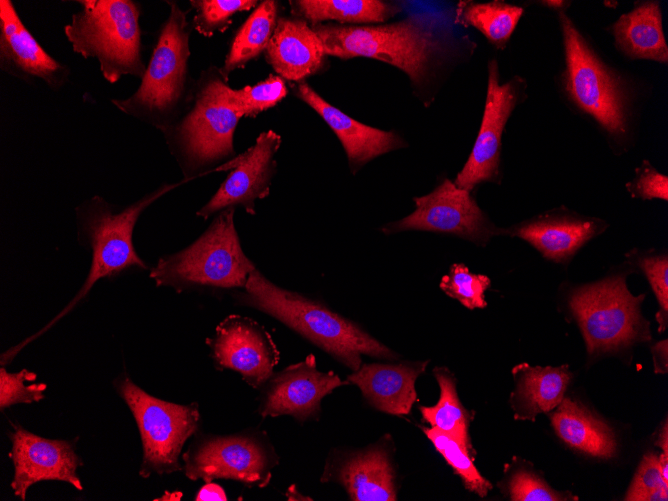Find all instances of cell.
Here are the masks:
<instances>
[{
	"mask_svg": "<svg viewBox=\"0 0 668 501\" xmlns=\"http://www.w3.org/2000/svg\"><path fill=\"white\" fill-rule=\"evenodd\" d=\"M243 289L236 294L240 304L277 319L352 372L361 366L363 355L387 360L399 358L359 324L319 301L275 285L257 269L249 275Z\"/></svg>",
	"mask_w": 668,
	"mask_h": 501,
	"instance_id": "obj_1",
	"label": "cell"
},
{
	"mask_svg": "<svg viewBox=\"0 0 668 501\" xmlns=\"http://www.w3.org/2000/svg\"><path fill=\"white\" fill-rule=\"evenodd\" d=\"M439 19L432 14H415L401 21L381 25H312L325 54L341 59L367 57L386 62L420 84L438 55L441 40L436 34Z\"/></svg>",
	"mask_w": 668,
	"mask_h": 501,
	"instance_id": "obj_2",
	"label": "cell"
},
{
	"mask_svg": "<svg viewBox=\"0 0 668 501\" xmlns=\"http://www.w3.org/2000/svg\"><path fill=\"white\" fill-rule=\"evenodd\" d=\"M64 34L75 53L94 58L104 79L115 84L123 76L142 78L141 6L133 0H78Z\"/></svg>",
	"mask_w": 668,
	"mask_h": 501,
	"instance_id": "obj_3",
	"label": "cell"
},
{
	"mask_svg": "<svg viewBox=\"0 0 668 501\" xmlns=\"http://www.w3.org/2000/svg\"><path fill=\"white\" fill-rule=\"evenodd\" d=\"M234 209L220 211L187 248L160 258L150 273L157 286L173 287L178 292L191 287L244 288L256 267L241 247Z\"/></svg>",
	"mask_w": 668,
	"mask_h": 501,
	"instance_id": "obj_4",
	"label": "cell"
},
{
	"mask_svg": "<svg viewBox=\"0 0 668 501\" xmlns=\"http://www.w3.org/2000/svg\"><path fill=\"white\" fill-rule=\"evenodd\" d=\"M170 14L162 25L151 58L136 91L111 103L124 114L167 129L183 101L190 57V27L184 12L170 2Z\"/></svg>",
	"mask_w": 668,
	"mask_h": 501,
	"instance_id": "obj_5",
	"label": "cell"
},
{
	"mask_svg": "<svg viewBox=\"0 0 668 501\" xmlns=\"http://www.w3.org/2000/svg\"><path fill=\"white\" fill-rule=\"evenodd\" d=\"M178 185L165 184L118 212L99 196L92 197L77 208V218L92 248V264L88 277L66 308L31 338L38 336L66 315L99 279L110 277L132 266L146 268L133 246L134 226L149 205Z\"/></svg>",
	"mask_w": 668,
	"mask_h": 501,
	"instance_id": "obj_6",
	"label": "cell"
},
{
	"mask_svg": "<svg viewBox=\"0 0 668 501\" xmlns=\"http://www.w3.org/2000/svg\"><path fill=\"white\" fill-rule=\"evenodd\" d=\"M645 294L632 295L622 276H612L575 289L569 308L575 317L589 355L618 351L649 340L648 322L640 313Z\"/></svg>",
	"mask_w": 668,
	"mask_h": 501,
	"instance_id": "obj_7",
	"label": "cell"
},
{
	"mask_svg": "<svg viewBox=\"0 0 668 501\" xmlns=\"http://www.w3.org/2000/svg\"><path fill=\"white\" fill-rule=\"evenodd\" d=\"M565 91L572 102L614 137L627 131L628 99L621 78L592 50L576 26L561 10Z\"/></svg>",
	"mask_w": 668,
	"mask_h": 501,
	"instance_id": "obj_8",
	"label": "cell"
},
{
	"mask_svg": "<svg viewBox=\"0 0 668 501\" xmlns=\"http://www.w3.org/2000/svg\"><path fill=\"white\" fill-rule=\"evenodd\" d=\"M229 90L220 71L203 75L192 108L166 129L189 169L210 166L234 153L233 135L242 115L231 105Z\"/></svg>",
	"mask_w": 668,
	"mask_h": 501,
	"instance_id": "obj_9",
	"label": "cell"
},
{
	"mask_svg": "<svg viewBox=\"0 0 668 501\" xmlns=\"http://www.w3.org/2000/svg\"><path fill=\"white\" fill-rule=\"evenodd\" d=\"M118 392L137 423L143 448L140 475L171 474L182 470L179 457L185 442L200 422L196 402L182 405L158 399L129 378L118 384Z\"/></svg>",
	"mask_w": 668,
	"mask_h": 501,
	"instance_id": "obj_10",
	"label": "cell"
},
{
	"mask_svg": "<svg viewBox=\"0 0 668 501\" xmlns=\"http://www.w3.org/2000/svg\"><path fill=\"white\" fill-rule=\"evenodd\" d=\"M184 472L190 480L205 483L231 479L247 487H266L279 464L267 433L249 429L225 436H205L183 454Z\"/></svg>",
	"mask_w": 668,
	"mask_h": 501,
	"instance_id": "obj_11",
	"label": "cell"
},
{
	"mask_svg": "<svg viewBox=\"0 0 668 501\" xmlns=\"http://www.w3.org/2000/svg\"><path fill=\"white\" fill-rule=\"evenodd\" d=\"M415 210L403 219L381 228L385 234L419 230L446 233L477 245H486L493 236L506 235L477 205L470 192L444 179L432 192L414 197Z\"/></svg>",
	"mask_w": 668,
	"mask_h": 501,
	"instance_id": "obj_12",
	"label": "cell"
},
{
	"mask_svg": "<svg viewBox=\"0 0 668 501\" xmlns=\"http://www.w3.org/2000/svg\"><path fill=\"white\" fill-rule=\"evenodd\" d=\"M525 88L526 82L519 76L500 84L497 61L488 63L483 118L469 158L454 181L457 187L471 192L482 182H500L502 134Z\"/></svg>",
	"mask_w": 668,
	"mask_h": 501,
	"instance_id": "obj_13",
	"label": "cell"
},
{
	"mask_svg": "<svg viewBox=\"0 0 668 501\" xmlns=\"http://www.w3.org/2000/svg\"><path fill=\"white\" fill-rule=\"evenodd\" d=\"M350 384L333 371L322 372L309 354L272 376L261 387L257 412L263 417L289 415L305 422L317 420L322 399L338 387Z\"/></svg>",
	"mask_w": 668,
	"mask_h": 501,
	"instance_id": "obj_14",
	"label": "cell"
},
{
	"mask_svg": "<svg viewBox=\"0 0 668 501\" xmlns=\"http://www.w3.org/2000/svg\"><path fill=\"white\" fill-rule=\"evenodd\" d=\"M211 356L221 369L238 372L252 388H261L274 373L280 353L270 333L255 320L227 316L207 338Z\"/></svg>",
	"mask_w": 668,
	"mask_h": 501,
	"instance_id": "obj_15",
	"label": "cell"
},
{
	"mask_svg": "<svg viewBox=\"0 0 668 501\" xmlns=\"http://www.w3.org/2000/svg\"><path fill=\"white\" fill-rule=\"evenodd\" d=\"M391 437L356 450H333L320 481L341 485L352 501H395L397 480Z\"/></svg>",
	"mask_w": 668,
	"mask_h": 501,
	"instance_id": "obj_16",
	"label": "cell"
},
{
	"mask_svg": "<svg viewBox=\"0 0 668 501\" xmlns=\"http://www.w3.org/2000/svg\"><path fill=\"white\" fill-rule=\"evenodd\" d=\"M0 69L27 84L58 91L70 79L68 65L52 57L24 25L10 0H0Z\"/></svg>",
	"mask_w": 668,
	"mask_h": 501,
	"instance_id": "obj_17",
	"label": "cell"
},
{
	"mask_svg": "<svg viewBox=\"0 0 668 501\" xmlns=\"http://www.w3.org/2000/svg\"><path fill=\"white\" fill-rule=\"evenodd\" d=\"M9 456L14 466L11 487L16 496L25 500L27 490L43 480L64 481L82 490L77 474L81 462L70 442L35 435L20 426L11 434Z\"/></svg>",
	"mask_w": 668,
	"mask_h": 501,
	"instance_id": "obj_18",
	"label": "cell"
},
{
	"mask_svg": "<svg viewBox=\"0 0 668 501\" xmlns=\"http://www.w3.org/2000/svg\"><path fill=\"white\" fill-rule=\"evenodd\" d=\"M280 143L281 138L274 131L261 133L251 148L231 162L234 169L197 215L207 219L214 213L237 205L247 213L255 214L256 199H262L270 192L276 166L274 155Z\"/></svg>",
	"mask_w": 668,
	"mask_h": 501,
	"instance_id": "obj_19",
	"label": "cell"
},
{
	"mask_svg": "<svg viewBox=\"0 0 668 501\" xmlns=\"http://www.w3.org/2000/svg\"><path fill=\"white\" fill-rule=\"evenodd\" d=\"M606 228V222L599 218L558 210L508 228L506 235L527 241L547 260L566 263L583 245Z\"/></svg>",
	"mask_w": 668,
	"mask_h": 501,
	"instance_id": "obj_20",
	"label": "cell"
},
{
	"mask_svg": "<svg viewBox=\"0 0 668 501\" xmlns=\"http://www.w3.org/2000/svg\"><path fill=\"white\" fill-rule=\"evenodd\" d=\"M427 364L428 361L362 363L347 376V381L356 385L376 410L396 416L408 415L417 399L416 380L425 372Z\"/></svg>",
	"mask_w": 668,
	"mask_h": 501,
	"instance_id": "obj_21",
	"label": "cell"
},
{
	"mask_svg": "<svg viewBox=\"0 0 668 501\" xmlns=\"http://www.w3.org/2000/svg\"><path fill=\"white\" fill-rule=\"evenodd\" d=\"M297 96L314 109L337 135L353 173L370 160L405 146L394 132L354 120L325 101L305 82L298 85Z\"/></svg>",
	"mask_w": 668,
	"mask_h": 501,
	"instance_id": "obj_22",
	"label": "cell"
},
{
	"mask_svg": "<svg viewBox=\"0 0 668 501\" xmlns=\"http://www.w3.org/2000/svg\"><path fill=\"white\" fill-rule=\"evenodd\" d=\"M274 70L290 81H300L315 74L324 64L321 39L300 18H281L266 49Z\"/></svg>",
	"mask_w": 668,
	"mask_h": 501,
	"instance_id": "obj_23",
	"label": "cell"
},
{
	"mask_svg": "<svg viewBox=\"0 0 668 501\" xmlns=\"http://www.w3.org/2000/svg\"><path fill=\"white\" fill-rule=\"evenodd\" d=\"M516 388L510 397L515 418L534 420L538 413L556 408L564 398L572 374L567 365L532 367L520 363L512 369Z\"/></svg>",
	"mask_w": 668,
	"mask_h": 501,
	"instance_id": "obj_24",
	"label": "cell"
},
{
	"mask_svg": "<svg viewBox=\"0 0 668 501\" xmlns=\"http://www.w3.org/2000/svg\"><path fill=\"white\" fill-rule=\"evenodd\" d=\"M616 48L630 59L667 63L668 47L659 2L645 1L611 26Z\"/></svg>",
	"mask_w": 668,
	"mask_h": 501,
	"instance_id": "obj_25",
	"label": "cell"
},
{
	"mask_svg": "<svg viewBox=\"0 0 668 501\" xmlns=\"http://www.w3.org/2000/svg\"><path fill=\"white\" fill-rule=\"evenodd\" d=\"M550 419L557 436L567 445L594 457L615 455L616 440L612 429L578 402L563 398Z\"/></svg>",
	"mask_w": 668,
	"mask_h": 501,
	"instance_id": "obj_26",
	"label": "cell"
},
{
	"mask_svg": "<svg viewBox=\"0 0 668 501\" xmlns=\"http://www.w3.org/2000/svg\"><path fill=\"white\" fill-rule=\"evenodd\" d=\"M433 374L440 389L439 399L434 406H419L421 416L430 427L455 438L472 453L471 417L458 398L455 378L446 367H435Z\"/></svg>",
	"mask_w": 668,
	"mask_h": 501,
	"instance_id": "obj_27",
	"label": "cell"
},
{
	"mask_svg": "<svg viewBox=\"0 0 668 501\" xmlns=\"http://www.w3.org/2000/svg\"><path fill=\"white\" fill-rule=\"evenodd\" d=\"M522 14L523 9L520 6L504 1H461L457 7L455 23L476 28L497 49H504Z\"/></svg>",
	"mask_w": 668,
	"mask_h": 501,
	"instance_id": "obj_28",
	"label": "cell"
},
{
	"mask_svg": "<svg viewBox=\"0 0 668 501\" xmlns=\"http://www.w3.org/2000/svg\"><path fill=\"white\" fill-rule=\"evenodd\" d=\"M296 13L313 23L333 20L340 23H381L399 8L379 0H302L291 2Z\"/></svg>",
	"mask_w": 668,
	"mask_h": 501,
	"instance_id": "obj_29",
	"label": "cell"
},
{
	"mask_svg": "<svg viewBox=\"0 0 668 501\" xmlns=\"http://www.w3.org/2000/svg\"><path fill=\"white\" fill-rule=\"evenodd\" d=\"M277 2L263 1L248 17L234 37L223 67L219 70L227 81L228 74L242 68L267 49L277 21Z\"/></svg>",
	"mask_w": 668,
	"mask_h": 501,
	"instance_id": "obj_30",
	"label": "cell"
},
{
	"mask_svg": "<svg viewBox=\"0 0 668 501\" xmlns=\"http://www.w3.org/2000/svg\"><path fill=\"white\" fill-rule=\"evenodd\" d=\"M426 437L432 442L445 461L460 477L464 487L480 497H485L492 488L473 464L471 454L459 441L432 427L422 428Z\"/></svg>",
	"mask_w": 668,
	"mask_h": 501,
	"instance_id": "obj_31",
	"label": "cell"
},
{
	"mask_svg": "<svg viewBox=\"0 0 668 501\" xmlns=\"http://www.w3.org/2000/svg\"><path fill=\"white\" fill-rule=\"evenodd\" d=\"M489 277L469 271L462 263L452 264L439 283L440 289L459 301L467 309H483L487 306L485 292L490 287Z\"/></svg>",
	"mask_w": 668,
	"mask_h": 501,
	"instance_id": "obj_32",
	"label": "cell"
},
{
	"mask_svg": "<svg viewBox=\"0 0 668 501\" xmlns=\"http://www.w3.org/2000/svg\"><path fill=\"white\" fill-rule=\"evenodd\" d=\"M287 94V88L280 76H270L254 86L239 90L230 88L229 101L242 116L254 117L273 107Z\"/></svg>",
	"mask_w": 668,
	"mask_h": 501,
	"instance_id": "obj_33",
	"label": "cell"
},
{
	"mask_svg": "<svg viewBox=\"0 0 668 501\" xmlns=\"http://www.w3.org/2000/svg\"><path fill=\"white\" fill-rule=\"evenodd\" d=\"M195 8L194 27L203 36L210 37L216 31H223L230 24V18L239 11L255 6L252 0H192Z\"/></svg>",
	"mask_w": 668,
	"mask_h": 501,
	"instance_id": "obj_34",
	"label": "cell"
},
{
	"mask_svg": "<svg viewBox=\"0 0 668 501\" xmlns=\"http://www.w3.org/2000/svg\"><path fill=\"white\" fill-rule=\"evenodd\" d=\"M627 501H667L668 482L663 478L658 457L645 455L625 495Z\"/></svg>",
	"mask_w": 668,
	"mask_h": 501,
	"instance_id": "obj_35",
	"label": "cell"
},
{
	"mask_svg": "<svg viewBox=\"0 0 668 501\" xmlns=\"http://www.w3.org/2000/svg\"><path fill=\"white\" fill-rule=\"evenodd\" d=\"M36 374L22 369L17 373H9L4 368L0 370V408L3 410L18 403L30 404L44 398L47 388L45 383L25 384L34 381Z\"/></svg>",
	"mask_w": 668,
	"mask_h": 501,
	"instance_id": "obj_36",
	"label": "cell"
},
{
	"mask_svg": "<svg viewBox=\"0 0 668 501\" xmlns=\"http://www.w3.org/2000/svg\"><path fill=\"white\" fill-rule=\"evenodd\" d=\"M639 268L643 271L654 292L659 310L656 319L659 332L665 331L668 323V257L667 254H646L635 256Z\"/></svg>",
	"mask_w": 668,
	"mask_h": 501,
	"instance_id": "obj_37",
	"label": "cell"
},
{
	"mask_svg": "<svg viewBox=\"0 0 668 501\" xmlns=\"http://www.w3.org/2000/svg\"><path fill=\"white\" fill-rule=\"evenodd\" d=\"M507 487L512 501L569 500L566 494L553 490L541 478L522 469L513 473Z\"/></svg>",
	"mask_w": 668,
	"mask_h": 501,
	"instance_id": "obj_38",
	"label": "cell"
},
{
	"mask_svg": "<svg viewBox=\"0 0 668 501\" xmlns=\"http://www.w3.org/2000/svg\"><path fill=\"white\" fill-rule=\"evenodd\" d=\"M626 188L634 198L668 200V177L648 161H643L636 169L635 178L626 184Z\"/></svg>",
	"mask_w": 668,
	"mask_h": 501,
	"instance_id": "obj_39",
	"label": "cell"
},
{
	"mask_svg": "<svg viewBox=\"0 0 668 501\" xmlns=\"http://www.w3.org/2000/svg\"><path fill=\"white\" fill-rule=\"evenodd\" d=\"M195 500L197 501H226L227 496L221 486L215 483L207 482L201 487L197 493Z\"/></svg>",
	"mask_w": 668,
	"mask_h": 501,
	"instance_id": "obj_40",
	"label": "cell"
},
{
	"mask_svg": "<svg viewBox=\"0 0 668 501\" xmlns=\"http://www.w3.org/2000/svg\"><path fill=\"white\" fill-rule=\"evenodd\" d=\"M656 373L667 372V340L660 341L652 347Z\"/></svg>",
	"mask_w": 668,
	"mask_h": 501,
	"instance_id": "obj_41",
	"label": "cell"
},
{
	"mask_svg": "<svg viewBox=\"0 0 668 501\" xmlns=\"http://www.w3.org/2000/svg\"><path fill=\"white\" fill-rule=\"evenodd\" d=\"M656 445H658L664 454H668V432H667V421H665V425L663 429L661 430V433L659 435V439L657 440Z\"/></svg>",
	"mask_w": 668,
	"mask_h": 501,
	"instance_id": "obj_42",
	"label": "cell"
},
{
	"mask_svg": "<svg viewBox=\"0 0 668 501\" xmlns=\"http://www.w3.org/2000/svg\"><path fill=\"white\" fill-rule=\"evenodd\" d=\"M542 3L548 5L549 7L556 8L559 11L563 10L562 7L566 6V2L564 1H543Z\"/></svg>",
	"mask_w": 668,
	"mask_h": 501,
	"instance_id": "obj_43",
	"label": "cell"
}]
</instances>
